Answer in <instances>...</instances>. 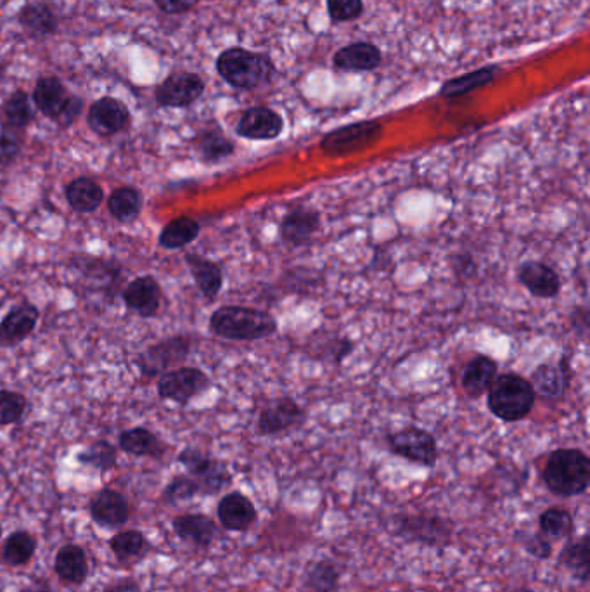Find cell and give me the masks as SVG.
Here are the masks:
<instances>
[{
	"instance_id": "obj_1",
	"label": "cell",
	"mask_w": 590,
	"mask_h": 592,
	"mask_svg": "<svg viewBox=\"0 0 590 592\" xmlns=\"http://www.w3.org/2000/svg\"><path fill=\"white\" fill-rule=\"evenodd\" d=\"M213 335L232 340V342H255L269 338L277 331L274 317L263 310L225 305L213 312L210 317Z\"/></svg>"
},
{
	"instance_id": "obj_2",
	"label": "cell",
	"mask_w": 590,
	"mask_h": 592,
	"mask_svg": "<svg viewBox=\"0 0 590 592\" xmlns=\"http://www.w3.org/2000/svg\"><path fill=\"white\" fill-rule=\"evenodd\" d=\"M542 480L559 497H577L590 485V459L580 449H558L547 459Z\"/></svg>"
},
{
	"instance_id": "obj_3",
	"label": "cell",
	"mask_w": 590,
	"mask_h": 592,
	"mask_svg": "<svg viewBox=\"0 0 590 592\" xmlns=\"http://www.w3.org/2000/svg\"><path fill=\"white\" fill-rule=\"evenodd\" d=\"M217 71L224 82L234 89L251 91L270 82L276 68L267 54L231 47L225 49L217 59Z\"/></svg>"
},
{
	"instance_id": "obj_4",
	"label": "cell",
	"mask_w": 590,
	"mask_h": 592,
	"mask_svg": "<svg viewBox=\"0 0 590 592\" xmlns=\"http://www.w3.org/2000/svg\"><path fill=\"white\" fill-rule=\"evenodd\" d=\"M533 404L535 392L532 385L520 374H501L488 388V409L506 423H516L526 418Z\"/></svg>"
},
{
	"instance_id": "obj_5",
	"label": "cell",
	"mask_w": 590,
	"mask_h": 592,
	"mask_svg": "<svg viewBox=\"0 0 590 592\" xmlns=\"http://www.w3.org/2000/svg\"><path fill=\"white\" fill-rule=\"evenodd\" d=\"M393 534L414 544L443 549L452 544L454 528L449 520L431 513L397 515L392 520Z\"/></svg>"
},
{
	"instance_id": "obj_6",
	"label": "cell",
	"mask_w": 590,
	"mask_h": 592,
	"mask_svg": "<svg viewBox=\"0 0 590 592\" xmlns=\"http://www.w3.org/2000/svg\"><path fill=\"white\" fill-rule=\"evenodd\" d=\"M177 461L186 468L187 475L196 480L203 497L217 496L222 490L231 487V471L224 461L208 456L194 447H186L177 456Z\"/></svg>"
},
{
	"instance_id": "obj_7",
	"label": "cell",
	"mask_w": 590,
	"mask_h": 592,
	"mask_svg": "<svg viewBox=\"0 0 590 592\" xmlns=\"http://www.w3.org/2000/svg\"><path fill=\"white\" fill-rule=\"evenodd\" d=\"M191 348L193 340L186 335H175L154 343L137 357L142 378H158L161 374L172 371V367L182 366L191 354Z\"/></svg>"
},
{
	"instance_id": "obj_8",
	"label": "cell",
	"mask_w": 590,
	"mask_h": 592,
	"mask_svg": "<svg viewBox=\"0 0 590 592\" xmlns=\"http://www.w3.org/2000/svg\"><path fill=\"white\" fill-rule=\"evenodd\" d=\"M212 387V381L205 371L198 367L180 366L167 371L158 380V395L163 400L186 406L187 402L196 399Z\"/></svg>"
},
{
	"instance_id": "obj_9",
	"label": "cell",
	"mask_w": 590,
	"mask_h": 592,
	"mask_svg": "<svg viewBox=\"0 0 590 592\" xmlns=\"http://www.w3.org/2000/svg\"><path fill=\"white\" fill-rule=\"evenodd\" d=\"M73 271L78 272L80 281L92 293H103L115 300L123 281V267L116 260H104L96 257L73 258Z\"/></svg>"
},
{
	"instance_id": "obj_10",
	"label": "cell",
	"mask_w": 590,
	"mask_h": 592,
	"mask_svg": "<svg viewBox=\"0 0 590 592\" xmlns=\"http://www.w3.org/2000/svg\"><path fill=\"white\" fill-rule=\"evenodd\" d=\"M388 447L395 456L404 457L426 468H433L438 461L437 440L430 432L417 426H407L404 430L392 433L388 437Z\"/></svg>"
},
{
	"instance_id": "obj_11",
	"label": "cell",
	"mask_w": 590,
	"mask_h": 592,
	"mask_svg": "<svg viewBox=\"0 0 590 592\" xmlns=\"http://www.w3.org/2000/svg\"><path fill=\"white\" fill-rule=\"evenodd\" d=\"M383 127L378 122H359L333 130L322 137L321 149L329 156H343L360 151L378 141Z\"/></svg>"
},
{
	"instance_id": "obj_12",
	"label": "cell",
	"mask_w": 590,
	"mask_h": 592,
	"mask_svg": "<svg viewBox=\"0 0 590 592\" xmlns=\"http://www.w3.org/2000/svg\"><path fill=\"white\" fill-rule=\"evenodd\" d=\"M205 92V82L198 73L179 71L168 75L156 89L154 99L161 108H189Z\"/></svg>"
},
{
	"instance_id": "obj_13",
	"label": "cell",
	"mask_w": 590,
	"mask_h": 592,
	"mask_svg": "<svg viewBox=\"0 0 590 592\" xmlns=\"http://www.w3.org/2000/svg\"><path fill=\"white\" fill-rule=\"evenodd\" d=\"M130 111L127 104L116 97H101L90 104L87 125L99 137H113L129 127Z\"/></svg>"
},
{
	"instance_id": "obj_14",
	"label": "cell",
	"mask_w": 590,
	"mask_h": 592,
	"mask_svg": "<svg viewBox=\"0 0 590 592\" xmlns=\"http://www.w3.org/2000/svg\"><path fill=\"white\" fill-rule=\"evenodd\" d=\"M307 412L300 404L289 397L272 400L258 416L257 432L262 437H272L279 433L289 432L296 426L303 425Z\"/></svg>"
},
{
	"instance_id": "obj_15",
	"label": "cell",
	"mask_w": 590,
	"mask_h": 592,
	"mask_svg": "<svg viewBox=\"0 0 590 592\" xmlns=\"http://www.w3.org/2000/svg\"><path fill=\"white\" fill-rule=\"evenodd\" d=\"M92 522L103 528H122L130 520L129 499L122 492L104 487L89 502Z\"/></svg>"
},
{
	"instance_id": "obj_16",
	"label": "cell",
	"mask_w": 590,
	"mask_h": 592,
	"mask_svg": "<svg viewBox=\"0 0 590 592\" xmlns=\"http://www.w3.org/2000/svg\"><path fill=\"white\" fill-rule=\"evenodd\" d=\"M283 116L267 106L244 111L236 125V134L250 141H272L283 134Z\"/></svg>"
},
{
	"instance_id": "obj_17",
	"label": "cell",
	"mask_w": 590,
	"mask_h": 592,
	"mask_svg": "<svg viewBox=\"0 0 590 592\" xmlns=\"http://www.w3.org/2000/svg\"><path fill=\"white\" fill-rule=\"evenodd\" d=\"M122 298L127 309L139 317L151 319L160 310L163 291L156 277L139 276L123 288Z\"/></svg>"
},
{
	"instance_id": "obj_18",
	"label": "cell",
	"mask_w": 590,
	"mask_h": 592,
	"mask_svg": "<svg viewBox=\"0 0 590 592\" xmlns=\"http://www.w3.org/2000/svg\"><path fill=\"white\" fill-rule=\"evenodd\" d=\"M40 319V310L33 303H20L14 305L7 312L6 317L0 321V345L4 347H16L28 340L37 328Z\"/></svg>"
},
{
	"instance_id": "obj_19",
	"label": "cell",
	"mask_w": 590,
	"mask_h": 592,
	"mask_svg": "<svg viewBox=\"0 0 590 592\" xmlns=\"http://www.w3.org/2000/svg\"><path fill=\"white\" fill-rule=\"evenodd\" d=\"M220 525L229 532H246L257 522L258 513L250 497L243 492H229L217 504Z\"/></svg>"
},
{
	"instance_id": "obj_20",
	"label": "cell",
	"mask_w": 590,
	"mask_h": 592,
	"mask_svg": "<svg viewBox=\"0 0 590 592\" xmlns=\"http://www.w3.org/2000/svg\"><path fill=\"white\" fill-rule=\"evenodd\" d=\"M172 528L180 541L189 542L199 549H208L219 537V527L210 516L186 513L175 516Z\"/></svg>"
},
{
	"instance_id": "obj_21",
	"label": "cell",
	"mask_w": 590,
	"mask_h": 592,
	"mask_svg": "<svg viewBox=\"0 0 590 592\" xmlns=\"http://www.w3.org/2000/svg\"><path fill=\"white\" fill-rule=\"evenodd\" d=\"M321 227V217L314 208L300 206L284 217L279 226V236L289 246H303L310 243Z\"/></svg>"
},
{
	"instance_id": "obj_22",
	"label": "cell",
	"mask_w": 590,
	"mask_h": 592,
	"mask_svg": "<svg viewBox=\"0 0 590 592\" xmlns=\"http://www.w3.org/2000/svg\"><path fill=\"white\" fill-rule=\"evenodd\" d=\"M54 572L68 586H84L89 579V556L78 544H65L54 556Z\"/></svg>"
},
{
	"instance_id": "obj_23",
	"label": "cell",
	"mask_w": 590,
	"mask_h": 592,
	"mask_svg": "<svg viewBox=\"0 0 590 592\" xmlns=\"http://www.w3.org/2000/svg\"><path fill=\"white\" fill-rule=\"evenodd\" d=\"M518 281L537 298H554L561 291L558 272L542 262L528 260L518 267Z\"/></svg>"
},
{
	"instance_id": "obj_24",
	"label": "cell",
	"mask_w": 590,
	"mask_h": 592,
	"mask_svg": "<svg viewBox=\"0 0 590 592\" xmlns=\"http://www.w3.org/2000/svg\"><path fill=\"white\" fill-rule=\"evenodd\" d=\"M71 94L58 77H42L33 89L32 101L35 108L52 122L58 120L70 103Z\"/></svg>"
},
{
	"instance_id": "obj_25",
	"label": "cell",
	"mask_w": 590,
	"mask_h": 592,
	"mask_svg": "<svg viewBox=\"0 0 590 592\" xmlns=\"http://www.w3.org/2000/svg\"><path fill=\"white\" fill-rule=\"evenodd\" d=\"M533 392L542 399L558 400L565 395L566 388L570 385V367L566 359H561L558 364H540L532 374Z\"/></svg>"
},
{
	"instance_id": "obj_26",
	"label": "cell",
	"mask_w": 590,
	"mask_h": 592,
	"mask_svg": "<svg viewBox=\"0 0 590 592\" xmlns=\"http://www.w3.org/2000/svg\"><path fill=\"white\" fill-rule=\"evenodd\" d=\"M383 61V54L379 47L371 42H355L347 47H341L334 54L333 63L338 70L350 73L376 70Z\"/></svg>"
},
{
	"instance_id": "obj_27",
	"label": "cell",
	"mask_w": 590,
	"mask_h": 592,
	"mask_svg": "<svg viewBox=\"0 0 590 592\" xmlns=\"http://www.w3.org/2000/svg\"><path fill=\"white\" fill-rule=\"evenodd\" d=\"M118 447L130 456L151 457V459H163L168 449L167 444L156 433L144 426H135L120 433Z\"/></svg>"
},
{
	"instance_id": "obj_28",
	"label": "cell",
	"mask_w": 590,
	"mask_h": 592,
	"mask_svg": "<svg viewBox=\"0 0 590 592\" xmlns=\"http://www.w3.org/2000/svg\"><path fill=\"white\" fill-rule=\"evenodd\" d=\"M18 23L32 39H45L58 32V16L49 4L32 2L21 7Z\"/></svg>"
},
{
	"instance_id": "obj_29",
	"label": "cell",
	"mask_w": 590,
	"mask_h": 592,
	"mask_svg": "<svg viewBox=\"0 0 590 592\" xmlns=\"http://www.w3.org/2000/svg\"><path fill=\"white\" fill-rule=\"evenodd\" d=\"M186 264L191 271L194 283L203 296H206L208 300H213L215 296L219 295L222 286H224V271L219 264L201 257L198 253H187Z\"/></svg>"
},
{
	"instance_id": "obj_30",
	"label": "cell",
	"mask_w": 590,
	"mask_h": 592,
	"mask_svg": "<svg viewBox=\"0 0 590 592\" xmlns=\"http://www.w3.org/2000/svg\"><path fill=\"white\" fill-rule=\"evenodd\" d=\"M495 378H497V362L487 355H476L475 359H471L462 371V387L469 397L476 399L488 392Z\"/></svg>"
},
{
	"instance_id": "obj_31",
	"label": "cell",
	"mask_w": 590,
	"mask_h": 592,
	"mask_svg": "<svg viewBox=\"0 0 590 592\" xmlns=\"http://www.w3.org/2000/svg\"><path fill=\"white\" fill-rule=\"evenodd\" d=\"M66 201L71 210L77 213L96 212L104 200L103 187L90 177H77L68 182L65 189Z\"/></svg>"
},
{
	"instance_id": "obj_32",
	"label": "cell",
	"mask_w": 590,
	"mask_h": 592,
	"mask_svg": "<svg viewBox=\"0 0 590 592\" xmlns=\"http://www.w3.org/2000/svg\"><path fill=\"white\" fill-rule=\"evenodd\" d=\"M559 565L580 584L590 579V535L584 534L577 541H571L559 554Z\"/></svg>"
},
{
	"instance_id": "obj_33",
	"label": "cell",
	"mask_w": 590,
	"mask_h": 592,
	"mask_svg": "<svg viewBox=\"0 0 590 592\" xmlns=\"http://www.w3.org/2000/svg\"><path fill=\"white\" fill-rule=\"evenodd\" d=\"M35 120V104L28 92L16 91L7 97L0 108L2 129L23 130Z\"/></svg>"
},
{
	"instance_id": "obj_34",
	"label": "cell",
	"mask_w": 590,
	"mask_h": 592,
	"mask_svg": "<svg viewBox=\"0 0 590 592\" xmlns=\"http://www.w3.org/2000/svg\"><path fill=\"white\" fill-rule=\"evenodd\" d=\"M196 149H198L201 160L215 165V163L234 155L236 148H234V142L220 130L219 125H215V127H208V129L199 132L196 137Z\"/></svg>"
},
{
	"instance_id": "obj_35",
	"label": "cell",
	"mask_w": 590,
	"mask_h": 592,
	"mask_svg": "<svg viewBox=\"0 0 590 592\" xmlns=\"http://www.w3.org/2000/svg\"><path fill=\"white\" fill-rule=\"evenodd\" d=\"M35 553H37V539L28 530L11 532L2 544V561L9 567H25L33 560Z\"/></svg>"
},
{
	"instance_id": "obj_36",
	"label": "cell",
	"mask_w": 590,
	"mask_h": 592,
	"mask_svg": "<svg viewBox=\"0 0 590 592\" xmlns=\"http://www.w3.org/2000/svg\"><path fill=\"white\" fill-rule=\"evenodd\" d=\"M110 549L120 563L139 561L149 553L151 544L141 530H122L110 539Z\"/></svg>"
},
{
	"instance_id": "obj_37",
	"label": "cell",
	"mask_w": 590,
	"mask_h": 592,
	"mask_svg": "<svg viewBox=\"0 0 590 592\" xmlns=\"http://www.w3.org/2000/svg\"><path fill=\"white\" fill-rule=\"evenodd\" d=\"M108 210L111 217L122 224L134 222L142 212L141 191L134 186L116 187L108 198Z\"/></svg>"
},
{
	"instance_id": "obj_38",
	"label": "cell",
	"mask_w": 590,
	"mask_h": 592,
	"mask_svg": "<svg viewBox=\"0 0 590 592\" xmlns=\"http://www.w3.org/2000/svg\"><path fill=\"white\" fill-rule=\"evenodd\" d=\"M199 232H201V226L198 220L191 217H177L161 229L158 245L163 250H180L184 246L191 245L194 239L198 238Z\"/></svg>"
},
{
	"instance_id": "obj_39",
	"label": "cell",
	"mask_w": 590,
	"mask_h": 592,
	"mask_svg": "<svg viewBox=\"0 0 590 592\" xmlns=\"http://www.w3.org/2000/svg\"><path fill=\"white\" fill-rule=\"evenodd\" d=\"M308 592H338L341 587V570L333 560H321L308 568L303 579Z\"/></svg>"
},
{
	"instance_id": "obj_40",
	"label": "cell",
	"mask_w": 590,
	"mask_h": 592,
	"mask_svg": "<svg viewBox=\"0 0 590 592\" xmlns=\"http://www.w3.org/2000/svg\"><path fill=\"white\" fill-rule=\"evenodd\" d=\"M499 73L497 66H485L480 70L471 71L462 77L452 78L449 82H445L440 89V96L447 97V99H454V97L466 96L469 92L480 89L483 85L490 84Z\"/></svg>"
},
{
	"instance_id": "obj_41",
	"label": "cell",
	"mask_w": 590,
	"mask_h": 592,
	"mask_svg": "<svg viewBox=\"0 0 590 592\" xmlns=\"http://www.w3.org/2000/svg\"><path fill=\"white\" fill-rule=\"evenodd\" d=\"M78 463L87 468H94L99 473H108L115 470L118 463V451L108 440H96L77 454Z\"/></svg>"
},
{
	"instance_id": "obj_42",
	"label": "cell",
	"mask_w": 590,
	"mask_h": 592,
	"mask_svg": "<svg viewBox=\"0 0 590 592\" xmlns=\"http://www.w3.org/2000/svg\"><path fill=\"white\" fill-rule=\"evenodd\" d=\"M539 528L547 541L558 542L573 534L575 522L568 509L549 508L540 515Z\"/></svg>"
},
{
	"instance_id": "obj_43",
	"label": "cell",
	"mask_w": 590,
	"mask_h": 592,
	"mask_svg": "<svg viewBox=\"0 0 590 592\" xmlns=\"http://www.w3.org/2000/svg\"><path fill=\"white\" fill-rule=\"evenodd\" d=\"M198 496H201L199 485L187 473H184V475H175L167 483V487L163 489V492H161V499H163V502L170 504V506H177L180 502L191 501V499Z\"/></svg>"
},
{
	"instance_id": "obj_44",
	"label": "cell",
	"mask_w": 590,
	"mask_h": 592,
	"mask_svg": "<svg viewBox=\"0 0 590 592\" xmlns=\"http://www.w3.org/2000/svg\"><path fill=\"white\" fill-rule=\"evenodd\" d=\"M28 409L25 395L13 390H0V426L20 423Z\"/></svg>"
},
{
	"instance_id": "obj_45",
	"label": "cell",
	"mask_w": 590,
	"mask_h": 592,
	"mask_svg": "<svg viewBox=\"0 0 590 592\" xmlns=\"http://www.w3.org/2000/svg\"><path fill=\"white\" fill-rule=\"evenodd\" d=\"M23 137V130H0V167H9L18 160L23 149Z\"/></svg>"
},
{
	"instance_id": "obj_46",
	"label": "cell",
	"mask_w": 590,
	"mask_h": 592,
	"mask_svg": "<svg viewBox=\"0 0 590 592\" xmlns=\"http://www.w3.org/2000/svg\"><path fill=\"white\" fill-rule=\"evenodd\" d=\"M328 13L334 23L357 20L364 13V0H328Z\"/></svg>"
},
{
	"instance_id": "obj_47",
	"label": "cell",
	"mask_w": 590,
	"mask_h": 592,
	"mask_svg": "<svg viewBox=\"0 0 590 592\" xmlns=\"http://www.w3.org/2000/svg\"><path fill=\"white\" fill-rule=\"evenodd\" d=\"M520 544L526 553L537 560H549L552 554V542L542 534H520Z\"/></svg>"
},
{
	"instance_id": "obj_48",
	"label": "cell",
	"mask_w": 590,
	"mask_h": 592,
	"mask_svg": "<svg viewBox=\"0 0 590 592\" xmlns=\"http://www.w3.org/2000/svg\"><path fill=\"white\" fill-rule=\"evenodd\" d=\"M82 111H84V99L77 96V94H71L70 103L54 123H58L61 129H68L73 123L77 122L80 115H82Z\"/></svg>"
},
{
	"instance_id": "obj_49",
	"label": "cell",
	"mask_w": 590,
	"mask_h": 592,
	"mask_svg": "<svg viewBox=\"0 0 590 592\" xmlns=\"http://www.w3.org/2000/svg\"><path fill=\"white\" fill-rule=\"evenodd\" d=\"M201 0H154L156 7L165 14H186L193 11Z\"/></svg>"
},
{
	"instance_id": "obj_50",
	"label": "cell",
	"mask_w": 590,
	"mask_h": 592,
	"mask_svg": "<svg viewBox=\"0 0 590 592\" xmlns=\"http://www.w3.org/2000/svg\"><path fill=\"white\" fill-rule=\"evenodd\" d=\"M104 592H142V587L132 577H125V579H118L116 582H111L110 586L104 589Z\"/></svg>"
},
{
	"instance_id": "obj_51",
	"label": "cell",
	"mask_w": 590,
	"mask_h": 592,
	"mask_svg": "<svg viewBox=\"0 0 590 592\" xmlns=\"http://www.w3.org/2000/svg\"><path fill=\"white\" fill-rule=\"evenodd\" d=\"M20 592H54L52 591L51 587L49 586H42V584H37V586H28L23 587Z\"/></svg>"
},
{
	"instance_id": "obj_52",
	"label": "cell",
	"mask_w": 590,
	"mask_h": 592,
	"mask_svg": "<svg viewBox=\"0 0 590 592\" xmlns=\"http://www.w3.org/2000/svg\"><path fill=\"white\" fill-rule=\"evenodd\" d=\"M511 592H533V591H530V589H516V591H511Z\"/></svg>"
},
{
	"instance_id": "obj_53",
	"label": "cell",
	"mask_w": 590,
	"mask_h": 592,
	"mask_svg": "<svg viewBox=\"0 0 590 592\" xmlns=\"http://www.w3.org/2000/svg\"><path fill=\"white\" fill-rule=\"evenodd\" d=\"M0 539H2V523H0Z\"/></svg>"
}]
</instances>
